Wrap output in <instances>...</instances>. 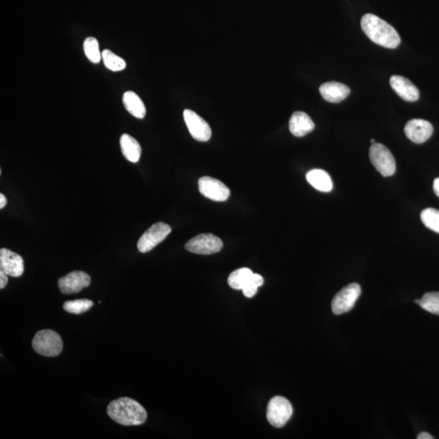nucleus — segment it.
I'll use <instances>...</instances> for the list:
<instances>
[{"mask_svg": "<svg viewBox=\"0 0 439 439\" xmlns=\"http://www.w3.org/2000/svg\"><path fill=\"white\" fill-rule=\"evenodd\" d=\"M8 275L0 270V289H3L7 286Z\"/></svg>", "mask_w": 439, "mask_h": 439, "instance_id": "nucleus-27", "label": "nucleus"}, {"mask_svg": "<svg viewBox=\"0 0 439 439\" xmlns=\"http://www.w3.org/2000/svg\"><path fill=\"white\" fill-rule=\"evenodd\" d=\"M92 278L83 271H73L59 279L58 287L64 295L79 293L90 285Z\"/></svg>", "mask_w": 439, "mask_h": 439, "instance_id": "nucleus-11", "label": "nucleus"}, {"mask_svg": "<svg viewBox=\"0 0 439 439\" xmlns=\"http://www.w3.org/2000/svg\"><path fill=\"white\" fill-rule=\"evenodd\" d=\"M92 300L83 299L66 301L63 305L64 311L72 314H81L89 311L93 307Z\"/></svg>", "mask_w": 439, "mask_h": 439, "instance_id": "nucleus-23", "label": "nucleus"}, {"mask_svg": "<svg viewBox=\"0 0 439 439\" xmlns=\"http://www.w3.org/2000/svg\"><path fill=\"white\" fill-rule=\"evenodd\" d=\"M319 90L325 101L333 103L345 100L351 92L350 88L347 85L338 83V81H329V83L322 84Z\"/></svg>", "mask_w": 439, "mask_h": 439, "instance_id": "nucleus-15", "label": "nucleus"}, {"mask_svg": "<svg viewBox=\"0 0 439 439\" xmlns=\"http://www.w3.org/2000/svg\"><path fill=\"white\" fill-rule=\"evenodd\" d=\"M433 131L431 123L423 119L411 120L404 127V133L408 139L416 144H423L427 141L432 136Z\"/></svg>", "mask_w": 439, "mask_h": 439, "instance_id": "nucleus-13", "label": "nucleus"}, {"mask_svg": "<svg viewBox=\"0 0 439 439\" xmlns=\"http://www.w3.org/2000/svg\"><path fill=\"white\" fill-rule=\"evenodd\" d=\"M371 144H375V141H374V139H371Z\"/></svg>", "mask_w": 439, "mask_h": 439, "instance_id": "nucleus-31", "label": "nucleus"}, {"mask_svg": "<svg viewBox=\"0 0 439 439\" xmlns=\"http://www.w3.org/2000/svg\"><path fill=\"white\" fill-rule=\"evenodd\" d=\"M124 109L133 117L137 119H144L146 109L143 101L137 94L133 92H127L123 94L122 98Z\"/></svg>", "mask_w": 439, "mask_h": 439, "instance_id": "nucleus-19", "label": "nucleus"}, {"mask_svg": "<svg viewBox=\"0 0 439 439\" xmlns=\"http://www.w3.org/2000/svg\"><path fill=\"white\" fill-rule=\"evenodd\" d=\"M221 239L212 234H202L191 239L185 246L187 251L199 255H212L222 249Z\"/></svg>", "mask_w": 439, "mask_h": 439, "instance_id": "nucleus-8", "label": "nucleus"}, {"mask_svg": "<svg viewBox=\"0 0 439 439\" xmlns=\"http://www.w3.org/2000/svg\"><path fill=\"white\" fill-rule=\"evenodd\" d=\"M102 59L107 70L114 72L122 71L127 67V62L123 58L116 55L109 49L103 51Z\"/></svg>", "mask_w": 439, "mask_h": 439, "instance_id": "nucleus-20", "label": "nucleus"}, {"mask_svg": "<svg viewBox=\"0 0 439 439\" xmlns=\"http://www.w3.org/2000/svg\"><path fill=\"white\" fill-rule=\"evenodd\" d=\"M315 128L312 120L303 111H295L290 119L289 129L293 135L304 137L312 132Z\"/></svg>", "mask_w": 439, "mask_h": 439, "instance_id": "nucleus-16", "label": "nucleus"}, {"mask_svg": "<svg viewBox=\"0 0 439 439\" xmlns=\"http://www.w3.org/2000/svg\"><path fill=\"white\" fill-rule=\"evenodd\" d=\"M434 437L430 436L429 434L426 433V432H423L419 434L418 436H417V439H433Z\"/></svg>", "mask_w": 439, "mask_h": 439, "instance_id": "nucleus-30", "label": "nucleus"}, {"mask_svg": "<svg viewBox=\"0 0 439 439\" xmlns=\"http://www.w3.org/2000/svg\"><path fill=\"white\" fill-rule=\"evenodd\" d=\"M7 198L3 194H0V209H3L7 204Z\"/></svg>", "mask_w": 439, "mask_h": 439, "instance_id": "nucleus-28", "label": "nucleus"}, {"mask_svg": "<svg viewBox=\"0 0 439 439\" xmlns=\"http://www.w3.org/2000/svg\"><path fill=\"white\" fill-rule=\"evenodd\" d=\"M369 159L375 169L385 178L395 174V160L386 146L377 143L372 144L369 149Z\"/></svg>", "mask_w": 439, "mask_h": 439, "instance_id": "nucleus-5", "label": "nucleus"}, {"mask_svg": "<svg viewBox=\"0 0 439 439\" xmlns=\"http://www.w3.org/2000/svg\"><path fill=\"white\" fill-rule=\"evenodd\" d=\"M421 222L424 225L436 233L439 234V211L436 209L429 208L421 213Z\"/></svg>", "mask_w": 439, "mask_h": 439, "instance_id": "nucleus-24", "label": "nucleus"}, {"mask_svg": "<svg viewBox=\"0 0 439 439\" xmlns=\"http://www.w3.org/2000/svg\"><path fill=\"white\" fill-rule=\"evenodd\" d=\"M183 118L189 132L197 141L207 142L212 136V131L208 122L195 111L186 109L183 111Z\"/></svg>", "mask_w": 439, "mask_h": 439, "instance_id": "nucleus-10", "label": "nucleus"}, {"mask_svg": "<svg viewBox=\"0 0 439 439\" xmlns=\"http://www.w3.org/2000/svg\"><path fill=\"white\" fill-rule=\"evenodd\" d=\"M199 191L208 199L216 202H224L230 196V189L221 181L211 176H203L199 180Z\"/></svg>", "mask_w": 439, "mask_h": 439, "instance_id": "nucleus-9", "label": "nucleus"}, {"mask_svg": "<svg viewBox=\"0 0 439 439\" xmlns=\"http://www.w3.org/2000/svg\"><path fill=\"white\" fill-rule=\"evenodd\" d=\"M172 229L165 223L154 224L145 233L140 237L137 242V249L142 253L152 251L158 244H160L171 233Z\"/></svg>", "mask_w": 439, "mask_h": 439, "instance_id": "nucleus-7", "label": "nucleus"}, {"mask_svg": "<svg viewBox=\"0 0 439 439\" xmlns=\"http://www.w3.org/2000/svg\"><path fill=\"white\" fill-rule=\"evenodd\" d=\"M252 274V271L248 268L237 269L230 274L228 284L235 290H243Z\"/></svg>", "mask_w": 439, "mask_h": 439, "instance_id": "nucleus-21", "label": "nucleus"}, {"mask_svg": "<svg viewBox=\"0 0 439 439\" xmlns=\"http://www.w3.org/2000/svg\"><path fill=\"white\" fill-rule=\"evenodd\" d=\"M390 84L396 94L400 98H402L403 101L408 102L418 101L420 97L419 90L406 77L393 75L390 79Z\"/></svg>", "mask_w": 439, "mask_h": 439, "instance_id": "nucleus-14", "label": "nucleus"}, {"mask_svg": "<svg viewBox=\"0 0 439 439\" xmlns=\"http://www.w3.org/2000/svg\"><path fill=\"white\" fill-rule=\"evenodd\" d=\"M360 24L366 36L376 44L394 49L401 42L399 34L393 25L375 15H364Z\"/></svg>", "mask_w": 439, "mask_h": 439, "instance_id": "nucleus-1", "label": "nucleus"}, {"mask_svg": "<svg viewBox=\"0 0 439 439\" xmlns=\"http://www.w3.org/2000/svg\"><path fill=\"white\" fill-rule=\"evenodd\" d=\"M293 408L289 400L282 396L271 399L267 407V419L274 427L282 428L291 419Z\"/></svg>", "mask_w": 439, "mask_h": 439, "instance_id": "nucleus-4", "label": "nucleus"}, {"mask_svg": "<svg viewBox=\"0 0 439 439\" xmlns=\"http://www.w3.org/2000/svg\"><path fill=\"white\" fill-rule=\"evenodd\" d=\"M361 294V288L359 284L351 283L343 288L334 297L331 308L335 315L349 312L355 306L357 300Z\"/></svg>", "mask_w": 439, "mask_h": 439, "instance_id": "nucleus-6", "label": "nucleus"}, {"mask_svg": "<svg viewBox=\"0 0 439 439\" xmlns=\"http://www.w3.org/2000/svg\"><path fill=\"white\" fill-rule=\"evenodd\" d=\"M264 278L260 274H253L249 278L246 285L243 288L244 296L247 298H252L256 295L258 288L263 285Z\"/></svg>", "mask_w": 439, "mask_h": 439, "instance_id": "nucleus-26", "label": "nucleus"}, {"mask_svg": "<svg viewBox=\"0 0 439 439\" xmlns=\"http://www.w3.org/2000/svg\"><path fill=\"white\" fill-rule=\"evenodd\" d=\"M120 149L124 158L132 163L139 161L142 154L141 146L135 137L124 133L120 139Z\"/></svg>", "mask_w": 439, "mask_h": 439, "instance_id": "nucleus-17", "label": "nucleus"}, {"mask_svg": "<svg viewBox=\"0 0 439 439\" xmlns=\"http://www.w3.org/2000/svg\"><path fill=\"white\" fill-rule=\"evenodd\" d=\"M107 413L116 423L127 426L143 425L148 418L145 408L128 397L111 401L107 408Z\"/></svg>", "mask_w": 439, "mask_h": 439, "instance_id": "nucleus-2", "label": "nucleus"}, {"mask_svg": "<svg viewBox=\"0 0 439 439\" xmlns=\"http://www.w3.org/2000/svg\"><path fill=\"white\" fill-rule=\"evenodd\" d=\"M85 57L93 64H98L102 59L100 44L96 38L88 37L85 38L83 44Z\"/></svg>", "mask_w": 439, "mask_h": 439, "instance_id": "nucleus-22", "label": "nucleus"}, {"mask_svg": "<svg viewBox=\"0 0 439 439\" xmlns=\"http://www.w3.org/2000/svg\"><path fill=\"white\" fill-rule=\"evenodd\" d=\"M34 350L38 354L55 357L62 353L63 350V341L57 332L53 330H44L38 331L32 341Z\"/></svg>", "mask_w": 439, "mask_h": 439, "instance_id": "nucleus-3", "label": "nucleus"}, {"mask_svg": "<svg viewBox=\"0 0 439 439\" xmlns=\"http://www.w3.org/2000/svg\"><path fill=\"white\" fill-rule=\"evenodd\" d=\"M419 306L425 311L439 315V292H429L420 300Z\"/></svg>", "mask_w": 439, "mask_h": 439, "instance_id": "nucleus-25", "label": "nucleus"}, {"mask_svg": "<svg viewBox=\"0 0 439 439\" xmlns=\"http://www.w3.org/2000/svg\"><path fill=\"white\" fill-rule=\"evenodd\" d=\"M24 260L19 254L7 248L0 250V270L8 276L18 278L24 273Z\"/></svg>", "mask_w": 439, "mask_h": 439, "instance_id": "nucleus-12", "label": "nucleus"}, {"mask_svg": "<svg viewBox=\"0 0 439 439\" xmlns=\"http://www.w3.org/2000/svg\"><path fill=\"white\" fill-rule=\"evenodd\" d=\"M308 183L317 191L330 192L333 190V182L327 172L322 170H312L306 174Z\"/></svg>", "mask_w": 439, "mask_h": 439, "instance_id": "nucleus-18", "label": "nucleus"}, {"mask_svg": "<svg viewBox=\"0 0 439 439\" xmlns=\"http://www.w3.org/2000/svg\"><path fill=\"white\" fill-rule=\"evenodd\" d=\"M433 187L434 193L439 198V178L434 180Z\"/></svg>", "mask_w": 439, "mask_h": 439, "instance_id": "nucleus-29", "label": "nucleus"}]
</instances>
